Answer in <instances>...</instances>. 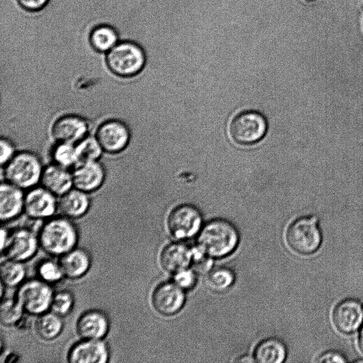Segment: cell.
<instances>
[{
    "mask_svg": "<svg viewBox=\"0 0 363 363\" xmlns=\"http://www.w3.org/2000/svg\"><path fill=\"white\" fill-rule=\"evenodd\" d=\"M239 242V233L229 220L214 218L201 229L198 247L208 257L221 258L231 254Z\"/></svg>",
    "mask_w": 363,
    "mask_h": 363,
    "instance_id": "6da1fadb",
    "label": "cell"
},
{
    "mask_svg": "<svg viewBox=\"0 0 363 363\" xmlns=\"http://www.w3.org/2000/svg\"><path fill=\"white\" fill-rule=\"evenodd\" d=\"M40 247L52 256H62L76 247L79 235L75 225L65 216L49 219L38 233Z\"/></svg>",
    "mask_w": 363,
    "mask_h": 363,
    "instance_id": "7a4b0ae2",
    "label": "cell"
},
{
    "mask_svg": "<svg viewBox=\"0 0 363 363\" xmlns=\"http://www.w3.org/2000/svg\"><path fill=\"white\" fill-rule=\"evenodd\" d=\"M106 62L115 75L130 77L140 73L146 62L144 50L131 40L118 42L106 52Z\"/></svg>",
    "mask_w": 363,
    "mask_h": 363,
    "instance_id": "3957f363",
    "label": "cell"
},
{
    "mask_svg": "<svg viewBox=\"0 0 363 363\" xmlns=\"http://www.w3.org/2000/svg\"><path fill=\"white\" fill-rule=\"evenodd\" d=\"M43 170L40 158L29 151L16 152L4 165L6 181L21 189L34 187L40 181Z\"/></svg>",
    "mask_w": 363,
    "mask_h": 363,
    "instance_id": "277c9868",
    "label": "cell"
},
{
    "mask_svg": "<svg viewBox=\"0 0 363 363\" xmlns=\"http://www.w3.org/2000/svg\"><path fill=\"white\" fill-rule=\"evenodd\" d=\"M267 128V121L263 114L256 111L247 110L233 117L228 126V135L234 143L249 146L262 140Z\"/></svg>",
    "mask_w": 363,
    "mask_h": 363,
    "instance_id": "5b68a950",
    "label": "cell"
},
{
    "mask_svg": "<svg viewBox=\"0 0 363 363\" xmlns=\"http://www.w3.org/2000/svg\"><path fill=\"white\" fill-rule=\"evenodd\" d=\"M286 240L291 249L298 254L315 252L322 241L317 218L305 216L293 221L286 230Z\"/></svg>",
    "mask_w": 363,
    "mask_h": 363,
    "instance_id": "8992f818",
    "label": "cell"
},
{
    "mask_svg": "<svg viewBox=\"0 0 363 363\" xmlns=\"http://www.w3.org/2000/svg\"><path fill=\"white\" fill-rule=\"evenodd\" d=\"M53 295L50 284L38 278L24 281L15 298L25 313L38 316L50 311Z\"/></svg>",
    "mask_w": 363,
    "mask_h": 363,
    "instance_id": "52a82bcc",
    "label": "cell"
},
{
    "mask_svg": "<svg viewBox=\"0 0 363 363\" xmlns=\"http://www.w3.org/2000/svg\"><path fill=\"white\" fill-rule=\"evenodd\" d=\"M201 223L200 211L191 204H181L174 208L167 221L170 233L179 239L194 236L199 230Z\"/></svg>",
    "mask_w": 363,
    "mask_h": 363,
    "instance_id": "ba28073f",
    "label": "cell"
},
{
    "mask_svg": "<svg viewBox=\"0 0 363 363\" xmlns=\"http://www.w3.org/2000/svg\"><path fill=\"white\" fill-rule=\"evenodd\" d=\"M39 247L38 235L29 228H21L9 234L1 252L7 259L24 262L35 255Z\"/></svg>",
    "mask_w": 363,
    "mask_h": 363,
    "instance_id": "9c48e42d",
    "label": "cell"
},
{
    "mask_svg": "<svg viewBox=\"0 0 363 363\" xmlns=\"http://www.w3.org/2000/svg\"><path fill=\"white\" fill-rule=\"evenodd\" d=\"M95 137L104 152L115 154L123 151L128 146L130 133L123 121L109 119L98 126Z\"/></svg>",
    "mask_w": 363,
    "mask_h": 363,
    "instance_id": "30bf717a",
    "label": "cell"
},
{
    "mask_svg": "<svg viewBox=\"0 0 363 363\" xmlns=\"http://www.w3.org/2000/svg\"><path fill=\"white\" fill-rule=\"evenodd\" d=\"M151 302L157 313L163 315H174L184 304V289L175 282H162L152 291Z\"/></svg>",
    "mask_w": 363,
    "mask_h": 363,
    "instance_id": "8fae6325",
    "label": "cell"
},
{
    "mask_svg": "<svg viewBox=\"0 0 363 363\" xmlns=\"http://www.w3.org/2000/svg\"><path fill=\"white\" fill-rule=\"evenodd\" d=\"M110 357L109 348L104 340L82 339L67 352L69 363H106Z\"/></svg>",
    "mask_w": 363,
    "mask_h": 363,
    "instance_id": "7c38bea8",
    "label": "cell"
},
{
    "mask_svg": "<svg viewBox=\"0 0 363 363\" xmlns=\"http://www.w3.org/2000/svg\"><path fill=\"white\" fill-rule=\"evenodd\" d=\"M57 210L56 196L43 186L33 187L25 194L24 212L32 219L50 218Z\"/></svg>",
    "mask_w": 363,
    "mask_h": 363,
    "instance_id": "4fadbf2b",
    "label": "cell"
},
{
    "mask_svg": "<svg viewBox=\"0 0 363 363\" xmlns=\"http://www.w3.org/2000/svg\"><path fill=\"white\" fill-rule=\"evenodd\" d=\"M89 124L85 118L74 114L57 118L52 125L51 135L56 143L76 144L88 135Z\"/></svg>",
    "mask_w": 363,
    "mask_h": 363,
    "instance_id": "5bb4252c",
    "label": "cell"
},
{
    "mask_svg": "<svg viewBox=\"0 0 363 363\" xmlns=\"http://www.w3.org/2000/svg\"><path fill=\"white\" fill-rule=\"evenodd\" d=\"M72 174L74 187L88 194L99 189L106 177L105 169L99 160L78 162Z\"/></svg>",
    "mask_w": 363,
    "mask_h": 363,
    "instance_id": "9a60e30c",
    "label": "cell"
},
{
    "mask_svg": "<svg viewBox=\"0 0 363 363\" xmlns=\"http://www.w3.org/2000/svg\"><path fill=\"white\" fill-rule=\"evenodd\" d=\"M109 327L108 315L96 308L83 312L76 323L77 333L82 339L104 340Z\"/></svg>",
    "mask_w": 363,
    "mask_h": 363,
    "instance_id": "2e32d148",
    "label": "cell"
},
{
    "mask_svg": "<svg viewBox=\"0 0 363 363\" xmlns=\"http://www.w3.org/2000/svg\"><path fill=\"white\" fill-rule=\"evenodd\" d=\"M333 320L338 330L351 333L357 330L363 320V311L359 301L347 298L340 302L334 308Z\"/></svg>",
    "mask_w": 363,
    "mask_h": 363,
    "instance_id": "e0dca14e",
    "label": "cell"
},
{
    "mask_svg": "<svg viewBox=\"0 0 363 363\" xmlns=\"http://www.w3.org/2000/svg\"><path fill=\"white\" fill-rule=\"evenodd\" d=\"M194 249L184 243L173 242L166 245L160 252V263L169 273L176 274L192 263Z\"/></svg>",
    "mask_w": 363,
    "mask_h": 363,
    "instance_id": "ac0fdd59",
    "label": "cell"
},
{
    "mask_svg": "<svg viewBox=\"0 0 363 363\" xmlns=\"http://www.w3.org/2000/svg\"><path fill=\"white\" fill-rule=\"evenodd\" d=\"M25 194L22 189L6 181L0 188V218L7 222L15 219L24 211Z\"/></svg>",
    "mask_w": 363,
    "mask_h": 363,
    "instance_id": "d6986e66",
    "label": "cell"
},
{
    "mask_svg": "<svg viewBox=\"0 0 363 363\" xmlns=\"http://www.w3.org/2000/svg\"><path fill=\"white\" fill-rule=\"evenodd\" d=\"M68 169L55 163L48 165L42 172L41 185L55 196L62 195L74 186L72 172Z\"/></svg>",
    "mask_w": 363,
    "mask_h": 363,
    "instance_id": "ffe728a7",
    "label": "cell"
},
{
    "mask_svg": "<svg viewBox=\"0 0 363 363\" xmlns=\"http://www.w3.org/2000/svg\"><path fill=\"white\" fill-rule=\"evenodd\" d=\"M89 207L88 193L75 187L60 196L57 200V211L62 216L69 219L82 217L87 213Z\"/></svg>",
    "mask_w": 363,
    "mask_h": 363,
    "instance_id": "44dd1931",
    "label": "cell"
},
{
    "mask_svg": "<svg viewBox=\"0 0 363 363\" xmlns=\"http://www.w3.org/2000/svg\"><path fill=\"white\" fill-rule=\"evenodd\" d=\"M59 262L65 277L69 279L82 278L91 266V258L89 252L77 247L60 256Z\"/></svg>",
    "mask_w": 363,
    "mask_h": 363,
    "instance_id": "7402d4cb",
    "label": "cell"
},
{
    "mask_svg": "<svg viewBox=\"0 0 363 363\" xmlns=\"http://www.w3.org/2000/svg\"><path fill=\"white\" fill-rule=\"evenodd\" d=\"M286 354V347L281 340L268 337L257 344L254 359L260 363H281L285 360Z\"/></svg>",
    "mask_w": 363,
    "mask_h": 363,
    "instance_id": "603a6c76",
    "label": "cell"
},
{
    "mask_svg": "<svg viewBox=\"0 0 363 363\" xmlns=\"http://www.w3.org/2000/svg\"><path fill=\"white\" fill-rule=\"evenodd\" d=\"M64 327L62 317L48 311L39 315L35 322V331L43 340L55 339L62 333Z\"/></svg>",
    "mask_w": 363,
    "mask_h": 363,
    "instance_id": "cb8c5ba5",
    "label": "cell"
},
{
    "mask_svg": "<svg viewBox=\"0 0 363 363\" xmlns=\"http://www.w3.org/2000/svg\"><path fill=\"white\" fill-rule=\"evenodd\" d=\"M89 43L96 52H107L118 43V34L113 26L100 24L91 30Z\"/></svg>",
    "mask_w": 363,
    "mask_h": 363,
    "instance_id": "d4e9b609",
    "label": "cell"
},
{
    "mask_svg": "<svg viewBox=\"0 0 363 363\" xmlns=\"http://www.w3.org/2000/svg\"><path fill=\"white\" fill-rule=\"evenodd\" d=\"M0 272L1 284L7 287L20 286L26 274L23 262L7 258L1 262Z\"/></svg>",
    "mask_w": 363,
    "mask_h": 363,
    "instance_id": "484cf974",
    "label": "cell"
},
{
    "mask_svg": "<svg viewBox=\"0 0 363 363\" xmlns=\"http://www.w3.org/2000/svg\"><path fill=\"white\" fill-rule=\"evenodd\" d=\"M206 284L213 291L223 292L234 283L235 275L228 267H218L212 269L206 277Z\"/></svg>",
    "mask_w": 363,
    "mask_h": 363,
    "instance_id": "4316f807",
    "label": "cell"
},
{
    "mask_svg": "<svg viewBox=\"0 0 363 363\" xmlns=\"http://www.w3.org/2000/svg\"><path fill=\"white\" fill-rule=\"evenodd\" d=\"M52 157L54 163L68 169L79 162L76 145L73 143L57 142L52 149Z\"/></svg>",
    "mask_w": 363,
    "mask_h": 363,
    "instance_id": "83f0119b",
    "label": "cell"
},
{
    "mask_svg": "<svg viewBox=\"0 0 363 363\" xmlns=\"http://www.w3.org/2000/svg\"><path fill=\"white\" fill-rule=\"evenodd\" d=\"M24 311L16 298L2 299L0 308V320L6 326L17 325L23 318Z\"/></svg>",
    "mask_w": 363,
    "mask_h": 363,
    "instance_id": "f1b7e54d",
    "label": "cell"
},
{
    "mask_svg": "<svg viewBox=\"0 0 363 363\" xmlns=\"http://www.w3.org/2000/svg\"><path fill=\"white\" fill-rule=\"evenodd\" d=\"M79 162L97 161L104 150L95 136L87 135L76 144Z\"/></svg>",
    "mask_w": 363,
    "mask_h": 363,
    "instance_id": "f546056e",
    "label": "cell"
},
{
    "mask_svg": "<svg viewBox=\"0 0 363 363\" xmlns=\"http://www.w3.org/2000/svg\"><path fill=\"white\" fill-rule=\"evenodd\" d=\"M37 274L39 279L50 284L58 282L65 277L60 262L50 259L38 264Z\"/></svg>",
    "mask_w": 363,
    "mask_h": 363,
    "instance_id": "4dcf8cb0",
    "label": "cell"
},
{
    "mask_svg": "<svg viewBox=\"0 0 363 363\" xmlns=\"http://www.w3.org/2000/svg\"><path fill=\"white\" fill-rule=\"evenodd\" d=\"M74 304V298L72 292L59 291L54 293L50 311L63 318L72 311Z\"/></svg>",
    "mask_w": 363,
    "mask_h": 363,
    "instance_id": "1f68e13d",
    "label": "cell"
},
{
    "mask_svg": "<svg viewBox=\"0 0 363 363\" xmlns=\"http://www.w3.org/2000/svg\"><path fill=\"white\" fill-rule=\"evenodd\" d=\"M195 273L191 270L184 269L174 274V282L183 289H190L196 284Z\"/></svg>",
    "mask_w": 363,
    "mask_h": 363,
    "instance_id": "d6a6232c",
    "label": "cell"
},
{
    "mask_svg": "<svg viewBox=\"0 0 363 363\" xmlns=\"http://www.w3.org/2000/svg\"><path fill=\"white\" fill-rule=\"evenodd\" d=\"M1 164L4 166L16 154L12 142L6 138L1 139Z\"/></svg>",
    "mask_w": 363,
    "mask_h": 363,
    "instance_id": "836d02e7",
    "label": "cell"
},
{
    "mask_svg": "<svg viewBox=\"0 0 363 363\" xmlns=\"http://www.w3.org/2000/svg\"><path fill=\"white\" fill-rule=\"evenodd\" d=\"M17 2L24 10L35 12L45 8L49 0H17Z\"/></svg>",
    "mask_w": 363,
    "mask_h": 363,
    "instance_id": "e575fe53",
    "label": "cell"
},
{
    "mask_svg": "<svg viewBox=\"0 0 363 363\" xmlns=\"http://www.w3.org/2000/svg\"><path fill=\"white\" fill-rule=\"evenodd\" d=\"M317 362H345L346 359L345 357L337 352L329 351L323 353L319 357Z\"/></svg>",
    "mask_w": 363,
    "mask_h": 363,
    "instance_id": "d590c367",
    "label": "cell"
},
{
    "mask_svg": "<svg viewBox=\"0 0 363 363\" xmlns=\"http://www.w3.org/2000/svg\"><path fill=\"white\" fill-rule=\"evenodd\" d=\"M358 343L359 349L363 352V327L362 328L359 334Z\"/></svg>",
    "mask_w": 363,
    "mask_h": 363,
    "instance_id": "8d00e7d4",
    "label": "cell"
},
{
    "mask_svg": "<svg viewBox=\"0 0 363 363\" xmlns=\"http://www.w3.org/2000/svg\"><path fill=\"white\" fill-rule=\"evenodd\" d=\"M306 1H313V0H306Z\"/></svg>",
    "mask_w": 363,
    "mask_h": 363,
    "instance_id": "74e56055",
    "label": "cell"
}]
</instances>
